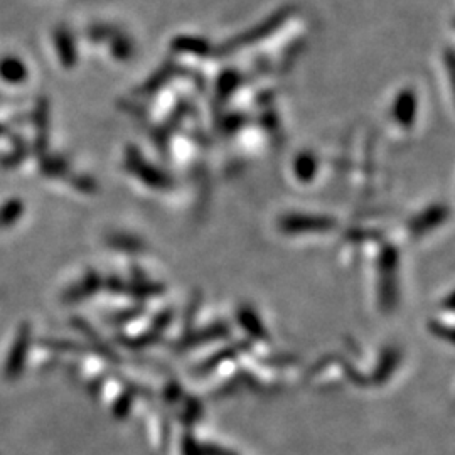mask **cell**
Segmentation results:
<instances>
[{
  "mask_svg": "<svg viewBox=\"0 0 455 455\" xmlns=\"http://www.w3.org/2000/svg\"><path fill=\"white\" fill-rule=\"evenodd\" d=\"M6 215V217H2V220H0V224H9V217H10V221L12 220H15V217H17L19 215H21V206H15L14 208V203H9L6 206V208H3V213L0 216H3Z\"/></svg>",
  "mask_w": 455,
  "mask_h": 455,
  "instance_id": "cell-2",
  "label": "cell"
},
{
  "mask_svg": "<svg viewBox=\"0 0 455 455\" xmlns=\"http://www.w3.org/2000/svg\"><path fill=\"white\" fill-rule=\"evenodd\" d=\"M27 334H29L27 331H24L19 334L17 342H15L14 351H12L9 358V364H7V371H9V373H17V371L21 370V364L27 351Z\"/></svg>",
  "mask_w": 455,
  "mask_h": 455,
  "instance_id": "cell-1",
  "label": "cell"
}]
</instances>
